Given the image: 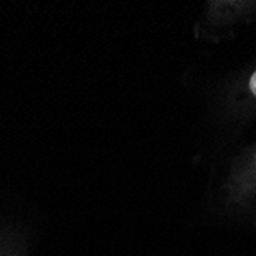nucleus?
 Here are the masks:
<instances>
[{
    "label": "nucleus",
    "instance_id": "f257e3e1",
    "mask_svg": "<svg viewBox=\"0 0 256 256\" xmlns=\"http://www.w3.org/2000/svg\"><path fill=\"white\" fill-rule=\"evenodd\" d=\"M248 86H250V90H252V94L253 96H256V72L252 76V78H250V83H248Z\"/></svg>",
    "mask_w": 256,
    "mask_h": 256
}]
</instances>
